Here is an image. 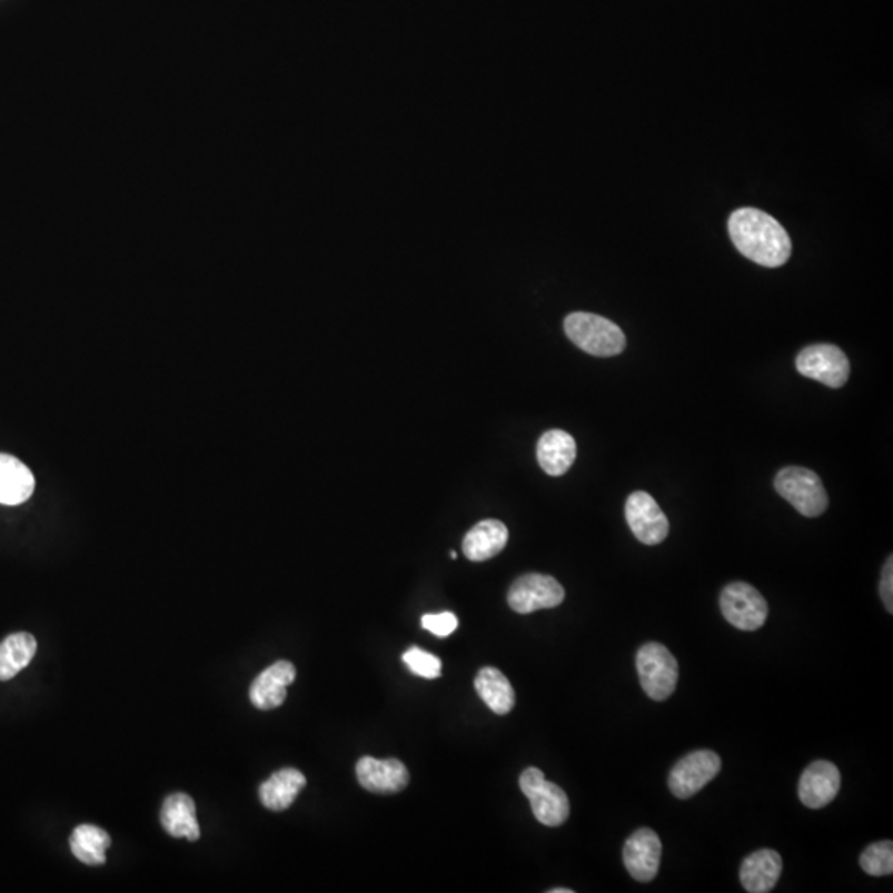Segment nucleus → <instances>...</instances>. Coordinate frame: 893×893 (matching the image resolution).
I'll use <instances>...</instances> for the list:
<instances>
[{"instance_id": "obj_1", "label": "nucleus", "mask_w": 893, "mask_h": 893, "mask_svg": "<svg viewBox=\"0 0 893 893\" xmlns=\"http://www.w3.org/2000/svg\"><path fill=\"white\" fill-rule=\"evenodd\" d=\"M732 242L742 256L767 268L786 264L793 250L790 236L774 217L753 207L735 210L728 219Z\"/></svg>"}, {"instance_id": "obj_2", "label": "nucleus", "mask_w": 893, "mask_h": 893, "mask_svg": "<svg viewBox=\"0 0 893 893\" xmlns=\"http://www.w3.org/2000/svg\"><path fill=\"white\" fill-rule=\"evenodd\" d=\"M565 333L577 348L597 358L621 355L627 345L626 335L616 323L584 311L566 317Z\"/></svg>"}, {"instance_id": "obj_3", "label": "nucleus", "mask_w": 893, "mask_h": 893, "mask_svg": "<svg viewBox=\"0 0 893 893\" xmlns=\"http://www.w3.org/2000/svg\"><path fill=\"white\" fill-rule=\"evenodd\" d=\"M774 488L777 494L790 502L797 512L807 518H816L827 510L830 497L823 482L803 467H786L777 472L774 478Z\"/></svg>"}, {"instance_id": "obj_4", "label": "nucleus", "mask_w": 893, "mask_h": 893, "mask_svg": "<svg viewBox=\"0 0 893 893\" xmlns=\"http://www.w3.org/2000/svg\"><path fill=\"white\" fill-rule=\"evenodd\" d=\"M636 665L638 681L648 698L662 702L674 694L678 682V664L665 645L657 642L642 645L637 652Z\"/></svg>"}, {"instance_id": "obj_5", "label": "nucleus", "mask_w": 893, "mask_h": 893, "mask_svg": "<svg viewBox=\"0 0 893 893\" xmlns=\"http://www.w3.org/2000/svg\"><path fill=\"white\" fill-rule=\"evenodd\" d=\"M519 790L528 797L536 821L543 826L558 827L568 821L569 800L558 784L546 781L538 767H526L519 776Z\"/></svg>"}, {"instance_id": "obj_6", "label": "nucleus", "mask_w": 893, "mask_h": 893, "mask_svg": "<svg viewBox=\"0 0 893 893\" xmlns=\"http://www.w3.org/2000/svg\"><path fill=\"white\" fill-rule=\"evenodd\" d=\"M720 607H722L723 617L733 627L746 631V633H753L765 626L767 614H770L762 593L752 584L742 583V581L728 584L722 591Z\"/></svg>"}, {"instance_id": "obj_7", "label": "nucleus", "mask_w": 893, "mask_h": 893, "mask_svg": "<svg viewBox=\"0 0 893 893\" xmlns=\"http://www.w3.org/2000/svg\"><path fill=\"white\" fill-rule=\"evenodd\" d=\"M796 369L804 378L826 384L832 389L845 386L851 376V363L839 346L813 345L797 355Z\"/></svg>"}, {"instance_id": "obj_8", "label": "nucleus", "mask_w": 893, "mask_h": 893, "mask_svg": "<svg viewBox=\"0 0 893 893\" xmlns=\"http://www.w3.org/2000/svg\"><path fill=\"white\" fill-rule=\"evenodd\" d=\"M565 587L555 577L525 575L518 577L508 591V606L518 614H532L539 609H553L565 601Z\"/></svg>"}, {"instance_id": "obj_9", "label": "nucleus", "mask_w": 893, "mask_h": 893, "mask_svg": "<svg viewBox=\"0 0 893 893\" xmlns=\"http://www.w3.org/2000/svg\"><path fill=\"white\" fill-rule=\"evenodd\" d=\"M722 770V760L715 752L701 750L684 756L668 777V787L678 800H688L702 791Z\"/></svg>"}, {"instance_id": "obj_10", "label": "nucleus", "mask_w": 893, "mask_h": 893, "mask_svg": "<svg viewBox=\"0 0 893 893\" xmlns=\"http://www.w3.org/2000/svg\"><path fill=\"white\" fill-rule=\"evenodd\" d=\"M626 519L638 542L648 546L664 542L671 529L667 516L647 492H634L627 498Z\"/></svg>"}, {"instance_id": "obj_11", "label": "nucleus", "mask_w": 893, "mask_h": 893, "mask_svg": "<svg viewBox=\"0 0 893 893\" xmlns=\"http://www.w3.org/2000/svg\"><path fill=\"white\" fill-rule=\"evenodd\" d=\"M624 865L637 882L654 881L662 859V842L655 831L644 827L631 835L624 845Z\"/></svg>"}, {"instance_id": "obj_12", "label": "nucleus", "mask_w": 893, "mask_h": 893, "mask_svg": "<svg viewBox=\"0 0 893 893\" xmlns=\"http://www.w3.org/2000/svg\"><path fill=\"white\" fill-rule=\"evenodd\" d=\"M839 790H841V773L837 766L821 760L804 770L797 794L804 806L810 810H821L835 800Z\"/></svg>"}, {"instance_id": "obj_13", "label": "nucleus", "mask_w": 893, "mask_h": 893, "mask_svg": "<svg viewBox=\"0 0 893 893\" xmlns=\"http://www.w3.org/2000/svg\"><path fill=\"white\" fill-rule=\"evenodd\" d=\"M356 776L365 790L378 794L400 793L409 784V771L399 760L365 756L356 765Z\"/></svg>"}, {"instance_id": "obj_14", "label": "nucleus", "mask_w": 893, "mask_h": 893, "mask_svg": "<svg viewBox=\"0 0 893 893\" xmlns=\"http://www.w3.org/2000/svg\"><path fill=\"white\" fill-rule=\"evenodd\" d=\"M297 677V668L291 662L278 661L261 672L250 687V702L260 710L278 708L287 698V688Z\"/></svg>"}, {"instance_id": "obj_15", "label": "nucleus", "mask_w": 893, "mask_h": 893, "mask_svg": "<svg viewBox=\"0 0 893 893\" xmlns=\"http://www.w3.org/2000/svg\"><path fill=\"white\" fill-rule=\"evenodd\" d=\"M783 872V859L773 849L753 852L740 867V881L750 893L773 891Z\"/></svg>"}, {"instance_id": "obj_16", "label": "nucleus", "mask_w": 893, "mask_h": 893, "mask_svg": "<svg viewBox=\"0 0 893 893\" xmlns=\"http://www.w3.org/2000/svg\"><path fill=\"white\" fill-rule=\"evenodd\" d=\"M508 543V528L498 519H484L465 535L464 555L470 562H487L504 552Z\"/></svg>"}, {"instance_id": "obj_17", "label": "nucleus", "mask_w": 893, "mask_h": 893, "mask_svg": "<svg viewBox=\"0 0 893 893\" xmlns=\"http://www.w3.org/2000/svg\"><path fill=\"white\" fill-rule=\"evenodd\" d=\"M36 490L32 472L19 458L0 454V504L16 507L26 504Z\"/></svg>"}, {"instance_id": "obj_18", "label": "nucleus", "mask_w": 893, "mask_h": 893, "mask_svg": "<svg viewBox=\"0 0 893 893\" xmlns=\"http://www.w3.org/2000/svg\"><path fill=\"white\" fill-rule=\"evenodd\" d=\"M576 440L565 430H548L536 447L538 464L552 477H562L576 460Z\"/></svg>"}, {"instance_id": "obj_19", "label": "nucleus", "mask_w": 893, "mask_h": 893, "mask_svg": "<svg viewBox=\"0 0 893 893\" xmlns=\"http://www.w3.org/2000/svg\"><path fill=\"white\" fill-rule=\"evenodd\" d=\"M307 786V777L295 767H284L271 774L260 786V801L267 810L285 811L295 803L298 794Z\"/></svg>"}, {"instance_id": "obj_20", "label": "nucleus", "mask_w": 893, "mask_h": 893, "mask_svg": "<svg viewBox=\"0 0 893 893\" xmlns=\"http://www.w3.org/2000/svg\"><path fill=\"white\" fill-rule=\"evenodd\" d=\"M161 824L172 837H186L196 842L200 837L199 823L196 820V804L185 793L166 797L161 810Z\"/></svg>"}, {"instance_id": "obj_21", "label": "nucleus", "mask_w": 893, "mask_h": 893, "mask_svg": "<svg viewBox=\"0 0 893 893\" xmlns=\"http://www.w3.org/2000/svg\"><path fill=\"white\" fill-rule=\"evenodd\" d=\"M475 691L485 705L497 715H507L515 706V691L510 681L498 668H482L475 678Z\"/></svg>"}, {"instance_id": "obj_22", "label": "nucleus", "mask_w": 893, "mask_h": 893, "mask_svg": "<svg viewBox=\"0 0 893 893\" xmlns=\"http://www.w3.org/2000/svg\"><path fill=\"white\" fill-rule=\"evenodd\" d=\"M37 641L32 634L17 633L0 642V682L10 681L36 657Z\"/></svg>"}, {"instance_id": "obj_23", "label": "nucleus", "mask_w": 893, "mask_h": 893, "mask_svg": "<svg viewBox=\"0 0 893 893\" xmlns=\"http://www.w3.org/2000/svg\"><path fill=\"white\" fill-rule=\"evenodd\" d=\"M111 839L107 831L91 824H81L71 832L70 849L78 861L87 865H103Z\"/></svg>"}, {"instance_id": "obj_24", "label": "nucleus", "mask_w": 893, "mask_h": 893, "mask_svg": "<svg viewBox=\"0 0 893 893\" xmlns=\"http://www.w3.org/2000/svg\"><path fill=\"white\" fill-rule=\"evenodd\" d=\"M862 871L872 877H884L891 875L893 872V844L892 841H882L877 844L869 845L862 852L861 861Z\"/></svg>"}, {"instance_id": "obj_25", "label": "nucleus", "mask_w": 893, "mask_h": 893, "mask_svg": "<svg viewBox=\"0 0 893 893\" xmlns=\"http://www.w3.org/2000/svg\"><path fill=\"white\" fill-rule=\"evenodd\" d=\"M404 664L417 677L439 678L443 674V662L434 654L420 647H410L404 652Z\"/></svg>"}, {"instance_id": "obj_26", "label": "nucleus", "mask_w": 893, "mask_h": 893, "mask_svg": "<svg viewBox=\"0 0 893 893\" xmlns=\"http://www.w3.org/2000/svg\"><path fill=\"white\" fill-rule=\"evenodd\" d=\"M420 624H423L424 629L429 631L434 636L448 637L457 631L458 619L454 613H448L447 611V613L440 614H426L420 619Z\"/></svg>"}, {"instance_id": "obj_27", "label": "nucleus", "mask_w": 893, "mask_h": 893, "mask_svg": "<svg viewBox=\"0 0 893 893\" xmlns=\"http://www.w3.org/2000/svg\"><path fill=\"white\" fill-rule=\"evenodd\" d=\"M881 596L887 607L889 614L893 613V558L887 559L885 563L884 572H882L881 581Z\"/></svg>"}, {"instance_id": "obj_28", "label": "nucleus", "mask_w": 893, "mask_h": 893, "mask_svg": "<svg viewBox=\"0 0 893 893\" xmlns=\"http://www.w3.org/2000/svg\"><path fill=\"white\" fill-rule=\"evenodd\" d=\"M549 893H573L572 889H552Z\"/></svg>"}, {"instance_id": "obj_29", "label": "nucleus", "mask_w": 893, "mask_h": 893, "mask_svg": "<svg viewBox=\"0 0 893 893\" xmlns=\"http://www.w3.org/2000/svg\"><path fill=\"white\" fill-rule=\"evenodd\" d=\"M450 558L452 559H457V553L450 552Z\"/></svg>"}]
</instances>
